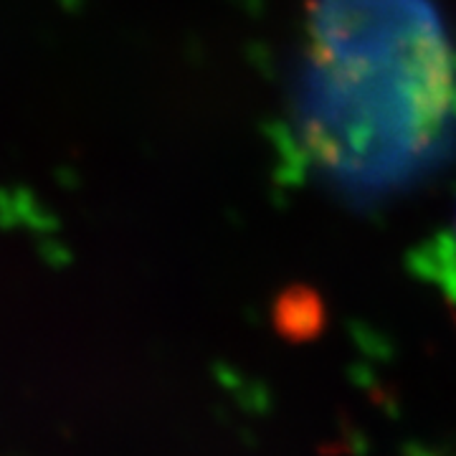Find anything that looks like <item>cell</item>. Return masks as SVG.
Wrapping results in <instances>:
<instances>
[]
</instances>
